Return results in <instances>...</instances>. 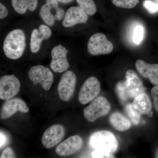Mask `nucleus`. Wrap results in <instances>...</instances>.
I'll use <instances>...</instances> for the list:
<instances>
[{
  "instance_id": "obj_1",
  "label": "nucleus",
  "mask_w": 158,
  "mask_h": 158,
  "mask_svg": "<svg viewBox=\"0 0 158 158\" xmlns=\"http://www.w3.org/2000/svg\"><path fill=\"white\" fill-rule=\"evenodd\" d=\"M26 46L25 32L21 29H15L9 32L5 37L3 42V52L8 59L16 60L22 56Z\"/></svg>"
},
{
  "instance_id": "obj_2",
  "label": "nucleus",
  "mask_w": 158,
  "mask_h": 158,
  "mask_svg": "<svg viewBox=\"0 0 158 158\" xmlns=\"http://www.w3.org/2000/svg\"><path fill=\"white\" fill-rule=\"evenodd\" d=\"M89 146L94 149L103 151L113 154L118 149L116 136L108 131H100L93 133L89 140Z\"/></svg>"
},
{
  "instance_id": "obj_3",
  "label": "nucleus",
  "mask_w": 158,
  "mask_h": 158,
  "mask_svg": "<svg viewBox=\"0 0 158 158\" xmlns=\"http://www.w3.org/2000/svg\"><path fill=\"white\" fill-rule=\"evenodd\" d=\"M111 110L110 102L104 97L99 96L91 101L84 110V116L88 121H95L97 119L107 115Z\"/></svg>"
},
{
  "instance_id": "obj_4",
  "label": "nucleus",
  "mask_w": 158,
  "mask_h": 158,
  "mask_svg": "<svg viewBox=\"0 0 158 158\" xmlns=\"http://www.w3.org/2000/svg\"><path fill=\"white\" fill-rule=\"evenodd\" d=\"M87 49L88 53L92 56L107 55L112 52L113 45L104 34L98 33L90 37Z\"/></svg>"
},
{
  "instance_id": "obj_5",
  "label": "nucleus",
  "mask_w": 158,
  "mask_h": 158,
  "mask_svg": "<svg viewBox=\"0 0 158 158\" xmlns=\"http://www.w3.org/2000/svg\"><path fill=\"white\" fill-rule=\"evenodd\" d=\"M28 77L34 85L40 84L45 90H49L53 83V73L49 69L43 65L31 67L29 70Z\"/></svg>"
},
{
  "instance_id": "obj_6",
  "label": "nucleus",
  "mask_w": 158,
  "mask_h": 158,
  "mask_svg": "<svg viewBox=\"0 0 158 158\" xmlns=\"http://www.w3.org/2000/svg\"><path fill=\"white\" fill-rule=\"evenodd\" d=\"M76 82V75L72 71H66L62 75L58 86V94L61 100L67 102L70 99L74 92Z\"/></svg>"
},
{
  "instance_id": "obj_7",
  "label": "nucleus",
  "mask_w": 158,
  "mask_h": 158,
  "mask_svg": "<svg viewBox=\"0 0 158 158\" xmlns=\"http://www.w3.org/2000/svg\"><path fill=\"white\" fill-rule=\"evenodd\" d=\"M69 50L64 46L59 44L54 47L51 52L50 67L54 72L62 73L70 67L67 59Z\"/></svg>"
},
{
  "instance_id": "obj_8",
  "label": "nucleus",
  "mask_w": 158,
  "mask_h": 158,
  "mask_svg": "<svg viewBox=\"0 0 158 158\" xmlns=\"http://www.w3.org/2000/svg\"><path fill=\"white\" fill-rule=\"evenodd\" d=\"M100 90V83L98 79L93 76L88 78L82 85L79 91V102L82 105L88 104L96 98Z\"/></svg>"
},
{
  "instance_id": "obj_9",
  "label": "nucleus",
  "mask_w": 158,
  "mask_h": 158,
  "mask_svg": "<svg viewBox=\"0 0 158 158\" xmlns=\"http://www.w3.org/2000/svg\"><path fill=\"white\" fill-rule=\"evenodd\" d=\"M20 82L14 74L3 76L0 79V98L7 100L17 95L20 89Z\"/></svg>"
},
{
  "instance_id": "obj_10",
  "label": "nucleus",
  "mask_w": 158,
  "mask_h": 158,
  "mask_svg": "<svg viewBox=\"0 0 158 158\" xmlns=\"http://www.w3.org/2000/svg\"><path fill=\"white\" fill-rule=\"evenodd\" d=\"M65 134V129L62 125H53L44 132L41 139V142L45 148H52L62 141Z\"/></svg>"
},
{
  "instance_id": "obj_11",
  "label": "nucleus",
  "mask_w": 158,
  "mask_h": 158,
  "mask_svg": "<svg viewBox=\"0 0 158 158\" xmlns=\"http://www.w3.org/2000/svg\"><path fill=\"white\" fill-rule=\"evenodd\" d=\"M88 15L79 6H72L65 11L62 22L63 27L70 28L78 24L86 23Z\"/></svg>"
},
{
  "instance_id": "obj_12",
  "label": "nucleus",
  "mask_w": 158,
  "mask_h": 158,
  "mask_svg": "<svg viewBox=\"0 0 158 158\" xmlns=\"http://www.w3.org/2000/svg\"><path fill=\"white\" fill-rule=\"evenodd\" d=\"M18 111L25 113L29 112V108L25 102L19 98L7 100L1 108V118L3 119L9 118Z\"/></svg>"
},
{
  "instance_id": "obj_13",
  "label": "nucleus",
  "mask_w": 158,
  "mask_h": 158,
  "mask_svg": "<svg viewBox=\"0 0 158 158\" xmlns=\"http://www.w3.org/2000/svg\"><path fill=\"white\" fill-rule=\"evenodd\" d=\"M124 82L130 99H134L144 92L142 81L134 70L129 69L127 71Z\"/></svg>"
},
{
  "instance_id": "obj_14",
  "label": "nucleus",
  "mask_w": 158,
  "mask_h": 158,
  "mask_svg": "<svg viewBox=\"0 0 158 158\" xmlns=\"http://www.w3.org/2000/svg\"><path fill=\"white\" fill-rule=\"evenodd\" d=\"M52 35V31L49 26L41 24L38 29L32 31L30 39V48L31 52L37 53L40 50L41 44L44 40H48Z\"/></svg>"
},
{
  "instance_id": "obj_15",
  "label": "nucleus",
  "mask_w": 158,
  "mask_h": 158,
  "mask_svg": "<svg viewBox=\"0 0 158 158\" xmlns=\"http://www.w3.org/2000/svg\"><path fill=\"white\" fill-rule=\"evenodd\" d=\"M83 144V139L80 136H72L57 146L56 152L60 156L71 155L80 150Z\"/></svg>"
},
{
  "instance_id": "obj_16",
  "label": "nucleus",
  "mask_w": 158,
  "mask_h": 158,
  "mask_svg": "<svg viewBox=\"0 0 158 158\" xmlns=\"http://www.w3.org/2000/svg\"><path fill=\"white\" fill-rule=\"evenodd\" d=\"M60 8L56 0H46L40 10L39 15L46 25L52 27L56 22V13Z\"/></svg>"
},
{
  "instance_id": "obj_17",
  "label": "nucleus",
  "mask_w": 158,
  "mask_h": 158,
  "mask_svg": "<svg viewBox=\"0 0 158 158\" xmlns=\"http://www.w3.org/2000/svg\"><path fill=\"white\" fill-rule=\"evenodd\" d=\"M135 67L142 77L148 79L153 85H158V64H148L139 59L135 62Z\"/></svg>"
},
{
  "instance_id": "obj_18",
  "label": "nucleus",
  "mask_w": 158,
  "mask_h": 158,
  "mask_svg": "<svg viewBox=\"0 0 158 158\" xmlns=\"http://www.w3.org/2000/svg\"><path fill=\"white\" fill-rule=\"evenodd\" d=\"M132 105L134 109L143 115L149 113L152 108L150 99L144 92L140 94L134 99Z\"/></svg>"
},
{
  "instance_id": "obj_19",
  "label": "nucleus",
  "mask_w": 158,
  "mask_h": 158,
  "mask_svg": "<svg viewBox=\"0 0 158 158\" xmlns=\"http://www.w3.org/2000/svg\"><path fill=\"white\" fill-rule=\"evenodd\" d=\"M110 124L116 131H125L131 127L130 120L121 113L116 112L110 115L109 118Z\"/></svg>"
},
{
  "instance_id": "obj_20",
  "label": "nucleus",
  "mask_w": 158,
  "mask_h": 158,
  "mask_svg": "<svg viewBox=\"0 0 158 158\" xmlns=\"http://www.w3.org/2000/svg\"><path fill=\"white\" fill-rule=\"evenodd\" d=\"M15 11L20 15L25 14L27 10L34 11L37 9L38 0H11Z\"/></svg>"
},
{
  "instance_id": "obj_21",
  "label": "nucleus",
  "mask_w": 158,
  "mask_h": 158,
  "mask_svg": "<svg viewBox=\"0 0 158 158\" xmlns=\"http://www.w3.org/2000/svg\"><path fill=\"white\" fill-rule=\"evenodd\" d=\"M79 6L88 15H94L97 11V8L93 0H76Z\"/></svg>"
},
{
  "instance_id": "obj_22",
  "label": "nucleus",
  "mask_w": 158,
  "mask_h": 158,
  "mask_svg": "<svg viewBox=\"0 0 158 158\" xmlns=\"http://www.w3.org/2000/svg\"><path fill=\"white\" fill-rule=\"evenodd\" d=\"M125 111L130 120L134 125H138L140 123L141 113L134 109L132 104H128L126 106Z\"/></svg>"
},
{
  "instance_id": "obj_23",
  "label": "nucleus",
  "mask_w": 158,
  "mask_h": 158,
  "mask_svg": "<svg viewBox=\"0 0 158 158\" xmlns=\"http://www.w3.org/2000/svg\"><path fill=\"white\" fill-rule=\"evenodd\" d=\"M116 90L118 98L123 102L130 99L124 81L119 82L116 85Z\"/></svg>"
},
{
  "instance_id": "obj_24",
  "label": "nucleus",
  "mask_w": 158,
  "mask_h": 158,
  "mask_svg": "<svg viewBox=\"0 0 158 158\" xmlns=\"http://www.w3.org/2000/svg\"><path fill=\"white\" fill-rule=\"evenodd\" d=\"M114 6L124 9H132L139 2V0H112Z\"/></svg>"
},
{
  "instance_id": "obj_25",
  "label": "nucleus",
  "mask_w": 158,
  "mask_h": 158,
  "mask_svg": "<svg viewBox=\"0 0 158 158\" xmlns=\"http://www.w3.org/2000/svg\"><path fill=\"white\" fill-rule=\"evenodd\" d=\"M144 30L141 25L136 26L134 29L133 34V41L137 45H139L143 40L144 37Z\"/></svg>"
},
{
  "instance_id": "obj_26",
  "label": "nucleus",
  "mask_w": 158,
  "mask_h": 158,
  "mask_svg": "<svg viewBox=\"0 0 158 158\" xmlns=\"http://www.w3.org/2000/svg\"><path fill=\"white\" fill-rule=\"evenodd\" d=\"M143 6L150 13H154L158 11V4L154 3L150 0H145L143 2Z\"/></svg>"
},
{
  "instance_id": "obj_27",
  "label": "nucleus",
  "mask_w": 158,
  "mask_h": 158,
  "mask_svg": "<svg viewBox=\"0 0 158 158\" xmlns=\"http://www.w3.org/2000/svg\"><path fill=\"white\" fill-rule=\"evenodd\" d=\"M151 94L153 99L154 108L158 113V85L153 87L151 90Z\"/></svg>"
},
{
  "instance_id": "obj_28",
  "label": "nucleus",
  "mask_w": 158,
  "mask_h": 158,
  "mask_svg": "<svg viewBox=\"0 0 158 158\" xmlns=\"http://www.w3.org/2000/svg\"><path fill=\"white\" fill-rule=\"evenodd\" d=\"M92 156L93 158H113V156L111 154L109 153L100 150L94 149L92 153Z\"/></svg>"
},
{
  "instance_id": "obj_29",
  "label": "nucleus",
  "mask_w": 158,
  "mask_h": 158,
  "mask_svg": "<svg viewBox=\"0 0 158 158\" xmlns=\"http://www.w3.org/2000/svg\"><path fill=\"white\" fill-rule=\"evenodd\" d=\"M0 157L1 158H15V156L13 150L10 148L8 147L3 151Z\"/></svg>"
},
{
  "instance_id": "obj_30",
  "label": "nucleus",
  "mask_w": 158,
  "mask_h": 158,
  "mask_svg": "<svg viewBox=\"0 0 158 158\" xmlns=\"http://www.w3.org/2000/svg\"><path fill=\"white\" fill-rule=\"evenodd\" d=\"M9 14L8 9L3 4H0V19H3L6 18Z\"/></svg>"
},
{
  "instance_id": "obj_31",
  "label": "nucleus",
  "mask_w": 158,
  "mask_h": 158,
  "mask_svg": "<svg viewBox=\"0 0 158 158\" xmlns=\"http://www.w3.org/2000/svg\"><path fill=\"white\" fill-rule=\"evenodd\" d=\"M0 138H1V144H0V146H1V148H2L5 146L6 145V142H7V137L6 136V135L4 134L2 131L1 132V135H0Z\"/></svg>"
},
{
  "instance_id": "obj_32",
  "label": "nucleus",
  "mask_w": 158,
  "mask_h": 158,
  "mask_svg": "<svg viewBox=\"0 0 158 158\" xmlns=\"http://www.w3.org/2000/svg\"><path fill=\"white\" fill-rule=\"evenodd\" d=\"M57 2L62 3V4H67L72 2L74 0H56Z\"/></svg>"
},
{
  "instance_id": "obj_33",
  "label": "nucleus",
  "mask_w": 158,
  "mask_h": 158,
  "mask_svg": "<svg viewBox=\"0 0 158 158\" xmlns=\"http://www.w3.org/2000/svg\"><path fill=\"white\" fill-rule=\"evenodd\" d=\"M156 157L157 158H158V149L156 153Z\"/></svg>"
},
{
  "instance_id": "obj_34",
  "label": "nucleus",
  "mask_w": 158,
  "mask_h": 158,
  "mask_svg": "<svg viewBox=\"0 0 158 158\" xmlns=\"http://www.w3.org/2000/svg\"></svg>"
}]
</instances>
